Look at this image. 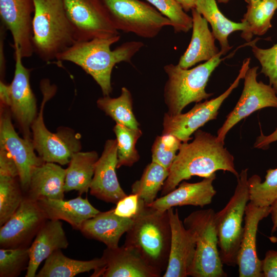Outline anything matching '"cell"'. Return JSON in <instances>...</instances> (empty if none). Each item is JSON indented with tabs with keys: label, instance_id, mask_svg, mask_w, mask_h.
I'll return each instance as SVG.
<instances>
[{
	"label": "cell",
	"instance_id": "obj_31",
	"mask_svg": "<svg viewBox=\"0 0 277 277\" xmlns=\"http://www.w3.org/2000/svg\"><path fill=\"white\" fill-rule=\"evenodd\" d=\"M96 104L116 124L132 129L139 128V123L132 111V95L126 87L122 88L121 94L117 97L104 96L97 100Z\"/></svg>",
	"mask_w": 277,
	"mask_h": 277
},
{
	"label": "cell",
	"instance_id": "obj_41",
	"mask_svg": "<svg viewBox=\"0 0 277 277\" xmlns=\"http://www.w3.org/2000/svg\"><path fill=\"white\" fill-rule=\"evenodd\" d=\"M0 175L18 177V172L15 162L9 153L0 148Z\"/></svg>",
	"mask_w": 277,
	"mask_h": 277
},
{
	"label": "cell",
	"instance_id": "obj_14",
	"mask_svg": "<svg viewBox=\"0 0 277 277\" xmlns=\"http://www.w3.org/2000/svg\"><path fill=\"white\" fill-rule=\"evenodd\" d=\"M9 107L1 103L0 148L6 150L15 162L23 192L27 191L34 169L43 164L35 153L32 138L21 137L14 129Z\"/></svg>",
	"mask_w": 277,
	"mask_h": 277
},
{
	"label": "cell",
	"instance_id": "obj_12",
	"mask_svg": "<svg viewBox=\"0 0 277 277\" xmlns=\"http://www.w3.org/2000/svg\"><path fill=\"white\" fill-rule=\"evenodd\" d=\"M77 42L120 35L100 0H63Z\"/></svg>",
	"mask_w": 277,
	"mask_h": 277
},
{
	"label": "cell",
	"instance_id": "obj_24",
	"mask_svg": "<svg viewBox=\"0 0 277 277\" xmlns=\"http://www.w3.org/2000/svg\"><path fill=\"white\" fill-rule=\"evenodd\" d=\"M66 169L54 163L44 162L35 167L25 197L32 201L64 199Z\"/></svg>",
	"mask_w": 277,
	"mask_h": 277
},
{
	"label": "cell",
	"instance_id": "obj_29",
	"mask_svg": "<svg viewBox=\"0 0 277 277\" xmlns=\"http://www.w3.org/2000/svg\"><path fill=\"white\" fill-rule=\"evenodd\" d=\"M98 158L95 151H80L72 155L66 169L65 192L72 190L78 191L80 194L88 192Z\"/></svg>",
	"mask_w": 277,
	"mask_h": 277
},
{
	"label": "cell",
	"instance_id": "obj_27",
	"mask_svg": "<svg viewBox=\"0 0 277 277\" xmlns=\"http://www.w3.org/2000/svg\"><path fill=\"white\" fill-rule=\"evenodd\" d=\"M105 265L103 259L80 261L66 256L61 249L54 251L46 260L36 277H73L80 273L94 272L93 277Z\"/></svg>",
	"mask_w": 277,
	"mask_h": 277
},
{
	"label": "cell",
	"instance_id": "obj_4",
	"mask_svg": "<svg viewBox=\"0 0 277 277\" xmlns=\"http://www.w3.org/2000/svg\"><path fill=\"white\" fill-rule=\"evenodd\" d=\"M32 43L35 53L49 62L76 42L63 0H33Z\"/></svg>",
	"mask_w": 277,
	"mask_h": 277
},
{
	"label": "cell",
	"instance_id": "obj_17",
	"mask_svg": "<svg viewBox=\"0 0 277 277\" xmlns=\"http://www.w3.org/2000/svg\"><path fill=\"white\" fill-rule=\"evenodd\" d=\"M171 230L170 252L167 267L163 277L188 276L196 251V238L184 226L177 210H168Z\"/></svg>",
	"mask_w": 277,
	"mask_h": 277
},
{
	"label": "cell",
	"instance_id": "obj_7",
	"mask_svg": "<svg viewBox=\"0 0 277 277\" xmlns=\"http://www.w3.org/2000/svg\"><path fill=\"white\" fill-rule=\"evenodd\" d=\"M42 82L43 101L39 112L31 126L34 147L44 162L67 165L72 155L81 150L80 135L67 127H59L56 133L47 128L44 121V109L46 103L54 94L55 89L48 81Z\"/></svg>",
	"mask_w": 277,
	"mask_h": 277
},
{
	"label": "cell",
	"instance_id": "obj_13",
	"mask_svg": "<svg viewBox=\"0 0 277 277\" xmlns=\"http://www.w3.org/2000/svg\"><path fill=\"white\" fill-rule=\"evenodd\" d=\"M258 68L249 67L246 71L240 97L217 132L218 140L224 143L227 133L242 120L264 108H277V94L272 87L257 81Z\"/></svg>",
	"mask_w": 277,
	"mask_h": 277
},
{
	"label": "cell",
	"instance_id": "obj_43",
	"mask_svg": "<svg viewBox=\"0 0 277 277\" xmlns=\"http://www.w3.org/2000/svg\"><path fill=\"white\" fill-rule=\"evenodd\" d=\"M276 141H277V128L269 135H265L262 133L259 136L254 143V148L266 149L271 143Z\"/></svg>",
	"mask_w": 277,
	"mask_h": 277
},
{
	"label": "cell",
	"instance_id": "obj_39",
	"mask_svg": "<svg viewBox=\"0 0 277 277\" xmlns=\"http://www.w3.org/2000/svg\"><path fill=\"white\" fill-rule=\"evenodd\" d=\"M260 38L251 41L249 46L254 56L261 66L260 72L269 78L270 85L277 94V43L270 48L263 49L258 47L256 42Z\"/></svg>",
	"mask_w": 277,
	"mask_h": 277
},
{
	"label": "cell",
	"instance_id": "obj_16",
	"mask_svg": "<svg viewBox=\"0 0 277 277\" xmlns=\"http://www.w3.org/2000/svg\"><path fill=\"white\" fill-rule=\"evenodd\" d=\"M34 12L33 0H0L2 24L12 36L14 52L19 51L23 58L34 53L32 21Z\"/></svg>",
	"mask_w": 277,
	"mask_h": 277
},
{
	"label": "cell",
	"instance_id": "obj_45",
	"mask_svg": "<svg viewBox=\"0 0 277 277\" xmlns=\"http://www.w3.org/2000/svg\"><path fill=\"white\" fill-rule=\"evenodd\" d=\"M270 214L273 224L271 229V233L272 234L277 230V198L270 206Z\"/></svg>",
	"mask_w": 277,
	"mask_h": 277
},
{
	"label": "cell",
	"instance_id": "obj_37",
	"mask_svg": "<svg viewBox=\"0 0 277 277\" xmlns=\"http://www.w3.org/2000/svg\"><path fill=\"white\" fill-rule=\"evenodd\" d=\"M30 260L29 247L0 249V276L16 277L27 270Z\"/></svg>",
	"mask_w": 277,
	"mask_h": 277
},
{
	"label": "cell",
	"instance_id": "obj_48",
	"mask_svg": "<svg viewBox=\"0 0 277 277\" xmlns=\"http://www.w3.org/2000/svg\"><path fill=\"white\" fill-rule=\"evenodd\" d=\"M259 1V0H245V1L247 3V4H249L251 2H254V1Z\"/></svg>",
	"mask_w": 277,
	"mask_h": 277
},
{
	"label": "cell",
	"instance_id": "obj_42",
	"mask_svg": "<svg viewBox=\"0 0 277 277\" xmlns=\"http://www.w3.org/2000/svg\"><path fill=\"white\" fill-rule=\"evenodd\" d=\"M263 277H277V251L268 250L262 260Z\"/></svg>",
	"mask_w": 277,
	"mask_h": 277
},
{
	"label": "cell",
	"instance_id": "obj_8",
	"mask_svg": "<svg viewBox=\"0 0 277 277\" xmlns=\"http://www.w3.org/2000/svg\"><path fill=\"white\" fill-rule=\"evenodd\" d=\"M213 209L191 212L183 221L196 238V251L189 276L226 277L218 250V237Z\"/></svg>",
	"mask_w": 277,
	"mask_h": 277
},
{
	"label": "cell",
	"instance_id": "obj_47",
	"mask_svg": "<svg viewBox=\"0 0 277 277\" xmlns=\"http://www.w3.org/2000/svg\"><path fill=\"white\" fill-rule=\"evenodd\" d=\"M230 0H217V2L219 3H228Z\"/></svg>",
	"mask_w": 277,
	"mask_h": 277
},
{
	"label": "cell",
	"instance_id": "obj_15",
	"mask_svg": "<svg viewBox=\"0 0 277 277\" xmlns=\"http://www.w3.org/2000/svg\"><path fill=\"white\" fill-rule=\"evenodd\" d=\"M47 220L37 201L24 197L15 213L1 226V248L29 247Z\"/></svg>",
	"mask_w": 277,
	"mask_h": 277
},
{
	"label": "cell",
	"instance_id": "obj_38",
	"mask_svg": "<svg viewBox=\"0 0 277 277\" xmlns=\"http://www.w3.org/2000/svg\"><path fill=\"white\" fill-rule=\"evenodd\" d=\"M182 141L172 134L157 136L152 146V161L169 170Z\"/></svg>",
	"mask_w": 277,
	"mask_h": 277
},
{
	"label": "cell",
	"instance_id": "obj_3",
	"mask_svg": "<svg viewBox=\"0 0 277 277\" xmlns=\"http://www.w3.org/2000/svg\"><path fill=\"white\" fill-rule=\"evenodd\" d=\"M171 238L168 210L144 205L126 232L124 245L135 249L162 275L167 267Z\"/></svg>",
	"mask_w": 277,
	"mask_h": 277
},
{
	"label": "cell",
	"instance_id": "obj_25",
	"mask_svg": "<svg viewBox=\"0 0 277 277\" xmlns=\"http://www.w3.org/2000/svg\"><path fill=\"white\" fill-rule=\"evenodd\" d=\"M133 220L120 217L113 208L100 212L84 222L80 231L86 237L97 240L108 248L118 247L121 237L130 228Z\"/></svg>",
	"mask_w": 277,
	"mask_h": 277
},
{
	"label": "cell",
	"instance_id": "obj_36",
	"mask_svg": "<svg viewBox=\"0 0 277 277\" xmlns=\"http://www.w3.org/2000/svg\"><path fill=\"white\" fill-rule=\"evenodd\" d=\"M169 19L175 33L188 32L192 27V16L175 0H146Z\"/></svg>",
	"mask_w": 277,
	"mask_h": 277
},
{
	"label": "cell",
	"instance_id": "obj_5",
	"mask_svg": "<svg viewBox=\"0 0 277 277\" xmlns=\"http://www.w3.org/2000/svg\"><path fill=\"white\" fill-rule=\"evenodd\" d=\"M235 52L221 58L220 52L212 59L189 69H184L178 64H169L164 67L168 76L164 90L165 102L168 113L177 115L182 113L189 104L207 100L213 95L206 91V87L215 69L225 59L232 56Z\"/></svg>",
	"mask_w": 277,
	"mask_h": 277
},
{
	"label": "cell",
	"instance_id": "obj_32",
	"mask_svg": "<svg viewBox=\"0 0 277 277\" xmlns=\"http://www.w3.org/2000/svg\"><path fill=\"white\" fill-rule=\"evenodd\" d=\"M169 174V170L151 161L145 168L140 180L131 186V193L136 194L147 205L153 203Z\"/></svg>",
	"mask_w": 277,
	"mask_h": 277
},
{
	"label": "cell",
	"instance_id": "obj_18",
	"mask_svg": "<svg viewBox=\"0 0 277 277\" xmlns=\"http://www.w3.org/2000/svg\"><path fill=\"white\" fill-rule=\"evenodd\" d=\"M270 211V206H258L251 201L247 204L243 234L237 260L240 277H263L262 260L256 252V233L260 222L267 217Z\"/></svg>",
	"mask_w": 277,
	"mask_h": 277
},
{
	"label": "cell",
	"instance_id": "obj_26",
	"mask_svg": "<svg viewBox=\"0 0 277 277\" xmlns=\"http://www.w3.org/2000/svg\"><path fill=\"white\" fill-rule=\"evenodd\" d=\"M37 202L47 220H63L75 230H80L85 221L100 212L87 198L81 196L67 201L45 199Z\"/></svg>",
	"mask_w": 277,
	"mask_h": 277
},
{
	"label": "cell",
	"instance_id": "obj_30",
	"mask_svg": "<svg viewBox=\"0 0 277 277\" xmlns=\"http://www.w3.org/2000/svg\"><path fill=\"white\" fill-rule=\"evenodd\" d=\"M277 10V0H259L248 4L247 11L241 22H245L247 28L241 37L247 42L253 35H263L272 27L271 19Z\"/></svg>",
	"mask_w": 277,
	"mask_h": 277
},
{
	"label": "cell",
	"instance_id": "obj_40",
	"mask_svg": "<svg viewBox=\"0 0 277 277\" xmlns=\"http://www.w3.org/2000/svg\"><path fill=\"white\" fill-rule=\"evenodd\" d=\"M145 204L137 194L131 193L116 204L114 212L120 217L134 220Z\"/></svg>",
	"mask_w": 277,
	"mask_h": 277
},
{
	"label": "cell",
	"instance_id": "obj_34",
	"mask_svg": "<svg viewBox=\"0 0 277 277\" xmlns=\"http://www.w3.org/2000/svg\"><path fill=\"white\" fill-rule=\"evenodd\" d=\"M18 177L0 175V226L15 213L25 195Z\"/></svg>",
	"mask_w": 277,
	"mask_h": 277
},
{
	"label": "cell",
	"instance_id": "obj_23",
	"mask_svg": "<svg viewBox=\"0 0 277 277\" xmlns=\"http://www.w3.org/2000/svg\"><path fill=\"white\" fill-rule=\"evenodd\" d=\"M192 32L188 47L180 58L178 65L189 69L201 62H207L220 51L215 44V38L208 27V23L194 8L191 10Z\"/></svg>",
	"mask_w": 277,
	"mask_h": 277
},
{
	"label": "cell",
	"instance_id": "obj_1",
	"mask_svg": "<svg viewBox=\"0 0 277 277\" xmlns=\"http://www.w3.org/2000/svg\"><path fill=\"white\" fill-rule=\"evenodd\" d=\"M224 145L216 136L200 129L197 130L191 143H182L163 186L161 196L193 176L205 178L218 170H223L237 177L239 174L235 169L234 157Z\"/></svg>",
	"mask_w": 277,
	"mask_h": 277
},
{
	"label": "cell",
	"instance_id": "obj_6",
	"mask_svg": "<svg viewBox=\"0 0 277 277\" xmlns=\"http://www.w3.org/2000/svg\"><path fill=\"white\" fill-rule=\"evenodd\" d=\"M236 178L233 195L226 206L215 214L220 258L223 264L232 267L237 265L244 231L243 216L250 201L248 168L242 170Z\"/></svg>",
	"mask_w": 277,
	"mask_h": 277
},
{
	"label": "cell",
	"instance_id": "obj_22",
	"mask_svg": "<svg viewBox=\"0 0 277 277\" xmlns=\"http://www.w3.org/2000/svg\"><path fill=\"white\" fill-rule=\"evenodd\" d=\"M69 243L60 220H47L29 247L30 260L26 277L36 276L41 263L54 251L68 247Z\"/></svg>",
	"mask_w": 277,
	"mask_h": 277
},
{
	"label": "cell",
	"instance_id": "obj_21",
	"mask_svg": "<svg viewBox=\"0 0 277 277\" xmlns=\"http://www.w3.org/2000/svg\"><path fill=\"white\" fill-rule=\"evenodd\" d=\"M215 178L216 174L214 173L197 183L182 181L178 187L156 199L147 206L160 211H166L176 206L186 205L203 207L212 202L216 193L213 185Z\"/></svg>",
	"mask_w": 277,
	"mask_h": 277
},
{
	"label": "cell",
	"instance_id": "obj_19",
	"mask_svg": "<svg viewBox=\"0 0 277 277\" xmlns=\"http://www.w3.org/2000/svg\"><path fill=\"white\" fill-rule=\"evenodd\" d=\"M117 164V141L105 142L104 150L95 163L90 186L92 195L103 201L116 204L127 195L120 186L116 174Z\"/></svg>",
	"mask_w": 277,
	"mask_h": 277
},
{
	"label": "cell",
	"instance_id": "obj_33",
	"mask_svg": "<svg viewBox=\"0 0 277 277\" xmlns=\"http://www.w3.org/2000/svg\"><path fill=\"white\" fill-rule=\"evenodd\" d=\"M113 131L117 141V168L123 166H132L140 159L135 145L142 135L141 130L140 128L132 129L116 124Z\"/></svg>",
	"mask_w": 277,
	"mask_h": 277
},
{
	"label": "cell",
	"instance_id": "obj_35",
	"mask_svg": "<svg viewBox=\"0 0 277 277\" xmlns=\"http://www.w3.org/2000/svg\"><path fill=\"white\" fill-rule=\"evenodd\" d=\"M248 181L250 201L258 206H270L277 198V168L267 170L263 182L256 174Z\"/></svg>",
	"mask_w": 277,
	"mask_h": 277
},
{
	"label": "cell",
	"instance_id": "obj_11",
	"mask_svg": "<svg viewBox=\"0 0 277 277\" xmlns=\"http://www.w3.org/2000/svg\"><path fill=\"white\" fill-rule=\"evenodd\" d=\"M251 58H245L239 74L230 87L219 96L204 102H199L189 111L177 115L164 114L162 134H172L182 142H187L191 135L210 121L216 119L219 110L225 99L238 86L249 68Z\"/></svg>",
	"mask_w": 277,
	"mask_h": 277
},
{
	"label": "cell",
	"instance_id": "obj_20",
	"mask_svg": "<svg viewBox=\"0 0 277 277\" xmlns=\"http://www.w3.org/2000/svg\"><path fill=\"white\" fill-rule=\"evenodd\" d=\"M102 258L105 265L93 277H160L162 275L135 249L124 244L116 248L107 247Z\"/></svg>",
	"mask_w": 277,
	"mask_h": 277
},
{
	"label": "cell",
	"instance_id": "obj_44",
	"mask_svg": "<svg viewBox=\"0 0 277 277\" xmlns=\"http://www.w3.org/2000/svg\"><path fill=\"white\" fill-rule=\"evenodd\" d=\"M7 30L4 26L2 24L0 27V74L1 78L4 76L6 70V61L4 55V44Z\"/></svg>",
	"mask_w": 277,
	"mask_h": 277
},
{
	"label": "cell",
	"instance_id": "obj_28",
	"mask_svg": "<svg viewBox=\"0 0 277 277\" xmlns=\"http://www.w3.org/2000/svg\"><path fill=\"white\" fill-rule=\"evenodd\" d=\"M195 9L210 24L212 33L225 55L232 48L228 42L229 35L235 31H244L245 22L236 23L227 18L219 9L215 0H197Z\"/></svg>",
	"mask_w": 277,
	"mask_h": 277
},
{
	"label": "cell",
	"instance_id": "obj_9",
	"mask_svg": "<svg viewBox=\"0 0 277 277\" xmlns=\"http://www.w3.org/2000/svg\"><path fill=\"white\" fill-rule=\"evenodd\" d=\"M116 29L141 37H156L172 23L154 7L140 0H100Z\"/></svg>",
	"mask_w": 277,
	"mask_h": 277
},
{
	"label": "cell",
	"instance_id": "obj_46",
	"mask_svg": "<svg viewBox=\"0 0 277 277\" xmlns=\"http://www.w3.org/2000/svg\"><path fill=\"white\" fill-rule=\"evenodd\" d=\"M185 12L195 8L197 0H175Z\"/></svg>",
	"mask_w": 277,
	"mask_h": 277
},
{
	"label": "cell",
	"instance_id": "obj_2",
	"mask_svg": "<svg viewBox=\"0 0 277 277\" xmlns=\"http://www.w3.org/2000/svg\"><path fill=\"white\" fill-rule=\"evenodd\" d=\"M120 37L119 35L77 42L56 60L70 62L80 67L97 83L103 95L108 96L112 90L111 76L114 66L123 62L131 63L132 58L144 46L140 41H130L111 50V46Z\"/></svg>",
	"mask_w": 277,
	"mask_h": 277
},
{
	"label": "cell",
	"instance_id": "obj_10",
	"mask_svg": "<svg viewBox=\"0 0 277 277\" xmlns=\"http://www.w3.org/2000/svg\"><path fill=\"white\" fill-rule=\"evenodd\" d=\"M15 70L11 83L0 82L1 103L7 106L24 137L32 138L31 125L37 115L35 96L30 84L31 69L24 66L19 51L14 52Z\"/></svg>",
	"mask_w": 277,
	"mask_h": 277
}]
</instances>
